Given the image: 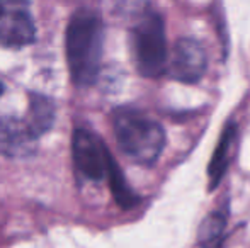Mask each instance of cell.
I'll return each mask as SVG.
<instances>
[{"instance_id": "6da1fadb", "label": "cell", "mask_w": 250, "mask_h": 248, "mask_svg": "<svg viewBox=\"0 0 250 248\" xmlns=\"http://www.w3.org/2000/svg\"><path fill=\"white\" fill-rule=\"evenodd\" d=\"M104 27L94 12L80 10L72 17L65 36L66 61L75 85L90 87L101 72Z\"/></svg>"}, {"instance_id": "7a4b0ae2", "label": "cell", "mask_w": 250, "mask_h": 248, "mask_svg": "<svg viewBox=\"0 0 250 248\" xmlns=\"http://www.w3.org/2000/svg\"><path fill=\"white\" fill-rule=\"evenodd\" d=\"M118 146L129 160L150 167L165 148V131L157 121L133 107H119L112 114Z\"/></svg>"}, {"instance_id": "3957f363", "label": "cell", "mask_w": 250, "mask_h": 248, "mask_svg": "<svg viewBox=\"0 0 250 248\" xmlns=\"http://www.w3.org/2000/svg\"><path fill=\"white\" fill-rule=\"evenodd\" d=\"M135 66L143 76H158L167 70V36L164 19L157 12H145L131 29Z\"/></svg>"}, {"instance_id": "277c9868", "label": "cell", "mask_w": 250, "mask_h": 248, "mask_svg": "<svg viewBox=\"0 0 250 248\" xmlns=\"http://www.w3.org/2000/svg\"><path fill=\"white\" fill-rule=\"evenodd\" d=\"M72 153L75 169L82 177L94 182H101L107 177L112 156L96 133L77 128L73 131Z\"/></svg>"}, {"instance_id": "5b68a950", "label": "cell", "mask_w": 250, "mask_h": 248, "mask_svg": "<svg viewBox=\"0 0 250 248\" xmlns=\"http://www.w3.org/2000/svg\"><path fill=\"white\" fill-rule=\"evenodd\" d=\"M36 39L29 0H0V46L19 50Z\"/></svg>"}, {"instance_id": "8992f818", "label": "cell", "mask_w": 250, "mask_h": 248, "mask_svg": "<svg viewBox=\"0 0 250 248\" xmlns=\"http://www.w3.org/2000/svg\"><path fill=\"white\" fill-rule=\"evenodd\" d=\"M208 68V57L203 44L192 38H182L175 43L168 72L175 80L184 83H196L203 78Z\"/></svg>"}, {"instance_id": "52a82bcc", "label": "cell", "mask_w": 250, "mask_h": 248, "mask_svg": "<svg viewBox=\"0 0 250 248\" xmlns=\"http://www.w3.org/2000/svg\"><path fill=\"white\" fill-rule=\"evenodd\" d=\"M36 139L26 119L0 116V153L7 156H27L36 148Z\"/></svg>"}, {"instance_id": "ba28073f", "label": "cell", "mask_w": 250, "mask_h": 248, "mask_svg": "<svg viewBox=\"0 0 250 248\" xmlns=\"http://www.w3.org/2000/svg\"><path fill=\"white\" fill-rule=\"evenodd\" d=\"M235 136H237V126L228 124L227 129L223 131L218 143L216 150L213 153V158L208 167V177H209V189H214L220 184L221 177L225 175L228 169V163H230V153L231 148L235 145Z\"/></svg>"}, {"instance_id": "9c48e42d", "label": "cell", "mask_w": 250, "mask_h": 248, "mask_svg": "<svg viewBox=\"0 0 250 248\" xmlns=\"http://www.w3.org/2000/svg\"><path fill=\"white\" fill-rule=\"evenodd\" d=\"M27 124L31 126V131L36 138L50 131V128L55 123V106L53 100L41 94H33L29 104V114L26 116Z\"/></svg>"}, {"instance_id": "30bf717a", "label": "cell", "mask_w": 250, "mask_h": 248, "mask_svg": "<svg viewBox=\"0 0 250 248\" xmlns=\"http://www.w3.org/2000/svg\"><path fill=\"white\" fill-rule=\"evenodd\" d=\"M227 219H228V211L227 208H220L216 211H213L211 214H208L203 219L198 231V242L201 247L204 248H213L218 247V243L221 242V236L227 228Z\"/></svg>"}, {"instance_id": "8fae6325", "label": "cell", "mask_w": 250, "mask_h": 248, "mask_svg": "<svg viewBox=\"0 0 250 248\" xmlns=\"http://www.w3.org/2000/svg\"><path fill=\"white\" fill-rule=\"evenodd\" d=\"M107 180H109V187H111V192L114 195L116 202L121 206L123 209H131L133 206L138 204V195L135 194L131 187L128 186L125 175H123L121 169L118 167L116 160L112 158L111 167H109V173H107Z\"/></svg>"}, {"instance_id": "7c38bea8", "label": "cell", "mask_w": 250, "mask_h": 248, "mask_svg": "<svg viewBox=\"0 0 250 248\" xmlns=\"http://www.w3.org/2000/svg\"><path fill=\"white\" fill-rule=\"evenodd\" d=\"M2 94H3V83L0 82V95H2Z\"/></svg>"}]
</instances>
